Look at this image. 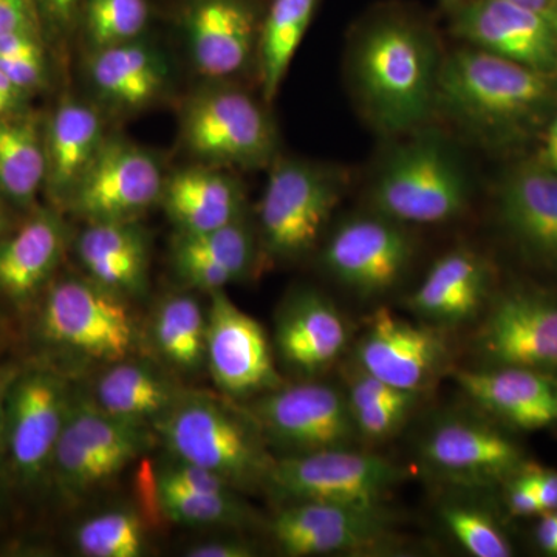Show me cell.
I'll return each mask as SVG.
<instances>
[{"instance_id": "41", "label": "cell", "mask_w": 557, "mask_h": 557, "mask_svg": "<svg viewBox=\"0 0 557 557\" xmlns=\"http://www.w3.org/2000/svg\"><path fill=\"white\" fill-rule=\"evenodd\" d=\"M507 505L511 515L518 518H531L547 512L542 507L533 479L523 468L508 480Z\"/></svg>"}, {"instance_id": "13", "label": "cell", "mask_w": 557, "mask_h": 557, "mask_svg": "<svg viewBox=\"0 0 557 557\" xmlns=\"http://www.w3.org/2000/svg\"><path fill=\"white\" fill-rule=\"evenodd\" d=\"M475 350L490 368L557 373V296L508 289L487 311Z\"/></svg>"}, {"instance_id": "10", "label": "cell", "mask_w": 557, "mask_h": 557, "mask_svg": "<svg viewBox=\"0 0 557 557\" xmlns=\"http://www.w3.org/2000/svg\"><path fill=\"white\" fill-rule=\"evenodd\" d=\"M251 418L288 456L354 448L359 440L346 392L330 384H282L256 399Z\"/></svg>"}, {"instance_id": "28", "label": "cell", "mask_w": 557, "mask_h": 557, "mask_svg": "<svg viewBox=\"0 0 557 557\" xmlns=\"http://www.w3.org/2000/svg\"><path fill=\"white\" fill-rule=\"evenodd\" d=\"M62 249L60 222L50 214L32 219L0 244V289L10 298H28L57 270Z\"/></svg>"}, {"instance_id": "39", "label": "cell", "mask_w": 557, "mask_h": 557, "mask_svg": "<svg viewBox=\"0 0 557 557\" xmlns=\"http://www.w3.org/2000/svg\"><path fill=\"white\" fill-rule=\"evenodd\" d=\"M420 399L421 394L406 392L401 397L351 410L359 440L376 445L395 437L412 416Z\"/></svg>"}, {"instance_id": "7", "label": "cell", "mask_w": 557, "mask_h": 557, "mask_svg": "<svg viewBox=\"0 0 557 557\" xmlns=\"http://www.w3.org/2000/svg\"><path fill=\"white\" fill-rule=\"evenodd\" d=\"M417 256L408 225L368 209L344 219L322 249L325 271L362 299L383 298L398 287Z\"/></svg>"}, {"instance_id": "31", "label": "cell", "mask_w": 557, "mask_h": 557, "mask_svg": "<svg viewBox=\"0 0 557 557\" xmlns=\"http://www.w3.org/2000/svg\"><path fill=\"white\" fill-rule=\"evenodd\" d=\"M64 431L100 461L110 479L145 450L148 440L141 424L109 416L94 398L70 405Z\"/></svg>"}, {"instance_id": "6", "label": "cell", "mask_w": 557, "mask_h": 557, "mask_svg": "<svg viewBox=\"0 0 557 557\" xmlns=\"http://www.w3.org/2000/svg\"><path fill=\"white\" fill-rule=\"evenodd\" d=\"M405 479V469L386 457L338 448L281 458L267 483L293 502L380 508Z\"/></svg>"}, {"instance_id": "22", "label": "cell", "mask_w": 557, "mask_h": 557, "mask_svg": "<svg viewBox=\"0 0 557 557\" xmlns=\"http://www.w3.org/2000/svg\"><path fill=\"white\" fill-rule=\"evenodd\" d=\"M490 288L486 260L474 249L456 248L435 260L408 307L434 327H458L478 317Z\"/></svg>"}, {"instance_id": "23", "label": "cell", "mask_w": 557, "mask_h": 557, "mask_svg": "<svg viewBox=\"0 0 557 557\" xmlns=\"http://www.w3.org/2000/svg\"><path fill=\"white\" fill-rule=\"evenodd\" d=\"M255 14L245 0H200L188 17L194 64L208 78L242 72L258 51Z\"/></svg>"}, {"instance_id": "47", "label": "cell", "mask_w": 557, "mask_h": 557, "mask_svg": "<svg viewBox=\"0 0 557 557\" xmlns=\"http://www.w3.org/2000/svg\"><path fill=\"white\" fill-rule=\"evenodd\" d=\"M536 539L542 552L549 556H557V519L555 511H547L539 516Z\"/></svg>"}, {"instance_id": "19", "label": "cell", "mask_w": 557, "mask_h": 557, "mask_svg": "<svg viewBox=\"0 0 557 557\" xmlns=\"http://www.w3.org/2000/svg\"><path fill=\"white\" fill-rule=\"evenodd\" d=\"M278 357L295 372L319 375L339 361L350 343V327L338 307L317 292L293 293L276 321Z\"/></svg>"}, {"instance_id": "35", "label": "cell", "mask_w": 557, "mask_h": 557, "mask_svg": "<svg viewBox=\"0 0 557 557\" xmlns=\"http://www.w3.org/2000/svg\"><path fill=\"white\" fill-rule=\"evenodd\" d=\"M174 248L218 263L228 270L237 282L247 276L255 265V230L244 215L222 228L207 231V233H180Z\"/></svg>"}, {"instance_id": "29", "label": "cell", "mask_w": 557, "mask_h": 557, "mask_svg": "<svg viewBox=\"0 0 557 557\" xmlns=\"http://www.w3.org/2000/svg\"><path fill=\"white\" fill-rule=\"evenodd\" d=\"M177 392L159 373L134 362H116L101 376L94 401L109 416L141 424L157 421L177 403Z\"/></svg>"}, {"instance_id": "14", "label": "cell", "mask_w": 557, "mask_h": 557, "mask_svg": "<svg viewBox=\"0 0 557 557\" xmlns=\"http://www.w3.org/2000/svg\"><path fill=\"white\" fill-rule=\"evenodd\" d=\"M163 186V171L152 153L106 138L67 200L89 222H127L160 200Z\"/></svg>"}, {"instance_id": "53", "label": "cell", "mask_w": 557, "mask_h": 557, "mask_svg": "<svg viewBox=\"0 0 557 557\" xmlns=\"http://www.w3.org/2000/svg\"><path fill=\"white\" fill-rule=\"evenodd\" d=\"M549 21H552L553 27H555V32L557 35V0L553 3L552 10L548 11Z\"/></svg>"}, {"instance_id": "51", "label": "cell", "mask_w": 557, "mask_h": 557, "mask_svg": "<svg viewBox=\"0 0 557 557\" xmlns=\"http://www.w3.org/2000/svg\"><path fill=\"white\" fill-rule=\"evenodd\" d=\"M511 2L525 7V9L537 11V13L547 14L548 16V11L552 10L555 0H511Z\"/></svg>"}, {"instance_id": "52", "label": "cell", "mask_w": 557, "mask_h": 557, "mask_svg": "<svg viewBox=\"0 0 557 557\" xmlns=\"http://www.w3.org/2000/svg\"><path fill=\"white\" fill-rule=\"evenodd\" d=\"M13 376L10 375H0V424H2V418H3V410H5V406H3V403H5L7 399V391H9L10 386L9 383H13Z\"/></svg>"}, {"instance_id": "50", "label": "cell", "mask_w": 557, "mask_h": 557, "mask_svg": "<svg viewBox=\"0 0 557 557\" xmlns=\"http://www.w3.org/2000/svg\"><path fill=\"white\" fill-rule=\"evenodd\" d=\"M39 2L49 11L51 17L61 24H67L78 7V0H39Z\"/></svg>"}, {"instance_id": "9", "label": "cell", "mask_w": 557, "mask_h": 557, "mask_svg": "<svg viewBox=\"0 0 557 557\" xmlns=\"http://www.w3.org/2000/svg\"><path fill=\"white\" fill-rule=\"evenodd\" d=\"M182 138L197 159L260 166L276 150V129L255 98L237 89L197 95L182 113Z\"/></svg>"}, {"instance_id": "12", "label": "cell", "mask_w": 557, "mask_h": 557, "mask_svg": "<svg viewBox=\"0 0 557 557\" xmlns=\"http://www.w3.org/2000/svg\"><path fill=\"white\" fill-rule=\"evenodd\" d=\"M418 457L435 478L471 487L508 482L523 465L511 438L468 413L438 418L424 432Z\"/></svg>"}, {"instance_id": "38", "label": "cell", "mask_w": 557, "mask_h": 557, "mask_svg": "<svg viewBox=\"0 0 557 557\" xmlns=\"http://www.w3.org/2000/svg\"><path fill=\"white\" fill-rule=\"evenodd\" d=\"M450 536L474 557H509L512 547L496 520L485 509L468 504H448L440 511Z\"/></svg>"}, {"instance_id": "17", "label": "cell", "mask_w": 557, "mask_h": 557, "mask_svg": "<svg viewBox=\"0 0 557 557\" xmlns=\"http://www.w3.org/2000/svg\"><path fill=\"white\" fill-rule=\"evenodd\" d=\"M207 361L212 380L234 398L281 387L265 330L223 293H211L207 318Z\"/></svg>"}, {"instance_id": "40", "label": "cell", "mask_w": 557, "mask_h": 557, "mask_svg": "<svg viewBox=\"0 0 557 557\" xmlns=\"http://www.w3.org/2000/svg\"><path fill=\"white\" fill-rule=\"evenodd\" d=\"M153 480L161 485L180 487L188 491H228L233 486L225 482L219 475L212 474L207 469L194 467V465L180 461L177 465L164 468L159 474L153 475Z\"/></svg>"}, {"instance_id": "34", "label": "cell", "mask_w": 557, "mask_h": 557, "mask_svg": "<svg viewBox=\"0 0 557 557\" xmlns=\"http://www.w3.org/2000/svg\"><path fill=\"white\" fill-rule=\"evenodd\" d=\"M150 500L164 518L185 525H242L252 511L228 491H188L161 485L153 480Z\"/></svg>"}, {"instance_id": "49", "label": "cell", "mask_w": 557, "mask_h": 557, "mask_svg": "<svg viewBox=\"0 0 557 557\" xmlns=\"http://www.w3.org/2000/svg\"><path fill=\"white\" fill-rule=\"evenodd\" d=\"M22 91L13 86V83L0 72V119L16 108L21 100Z\"/></svg>"}, {"instance_id": "37", "label": "cell", "mask_w": 557, "mask_h": 557, "mask_svg": "<svg viewBox=\"0 0 557 557\" xmlns=\"http://www.w3.org/2000/svg\"><path fill=\"white\" fill-rule=\"evenodd\" d=\"M148 21L146 0H87V33L97 50L137 40Z\"/></svg>"}, {"instance_id": "36", "label": "cell", "mask_w": 557, "mask_h": 557, "mask_svg": "<svg viewBox=\"0 0 557 557\" xmlns=\"http://www.w3.org/2000/svg\"><path fill=\"white\" fill-rule=\"evenodd\" d=\"M76 547L90 557H137L143 552V528L137 516L109 511L81 523Z\"/></svg>"}, {"instance_id": "1", "label": "cell", "mask_w": 557, "mask_h": 557, "mask_svg": "<svg viewBox=\"0 0 557 557\" xmlns=\"http://www.w3.org/2000/svg\"><path fill=\"white\" fill-rule=\"evenodd\" d=\"M443 57L434 30L409 13L381 11L362 22L347 72L370 126L386 137L421 129L435 112Z\"/></svg>"}, {"instance_id": "21", "label": "cell", "mask_w": 557, "mask_h": 557, "mask_svg": "<svg viewBox=\"0 0 557 557\" xmlns=\"http://www.w3.org/2000/svg\"><path fill=\"white\" fill-rule=\"evenodd\" d=\"M454 379L479 408L504 423L536 431L557 423V380L520 368L458 370Z\"/></svg>"}, {"instance_id": "20", "label": "cell", "mask_w": 557, "mask_h": 557, "mask_svg": "<svg viewBox=\"0 0 557 557\" xmlns=\"http://www.w3.org/2000/svg\"><path fill=\"white\" fill-rule=\"evenodd\" d=\"M497 208L519 247L557 270V172L541 163L516 168L498 188Z\"/></svg>"}, {"instance_id": "56", "label": "cell", "mask_w": 557, "mask_h": 557, "mask_svg": "<svg viewBox=\"0 0 557 557\" xmlns=\"http://www.w3.org/2000/svg\"><path fill=\"white\" fill-rule=\"evenodd\" d=\"M555 515H556V519H557V509H556V511H555Z\"/></svg>"}, {"instance_id": "48", "label": "cell", "mask_w": 557, "mask_h": 557, "mask_svg": "<svg viewBox=\"0 0 557 557\" xmlns=\"http://www.w3.org/2000/svg\"><path fill=\"white\" fill-rule=\"evenodd\" d=\"M539 163H541L542 166L548 168V170L557 172V115L555 120L549 123Z\"/></svg>"}, {"instance_id": "11", "label": "cell", "mask_w": 557, "mask_h": 557, "mask_svg": "<svg viewBox=\"0 0 557 557\" xmlns=\"http://www.w3.org/2000/svg\"><path fill=\"white\" fill-rule=\"evenodd\" d=\"M386 507L361 508L300 500L277 512L270 531L287 556L375 555L397 547Z\"/></svg>"}, {"instance_id": "30", "label": "cell", "mask_w": 557, "mask_h": 557, "mask_svg": "<svg viewBox=\"0 0 557 557\" xmlns=\"http://www.w3.org/2000/svg\"><path fill=\"white\" fill-rule=\"evenodd\" d=\"M319 0H271L260 28L258 53L263 100L276 98L289 65L309 32Z\"/></svg>"}, {"instance_id": "15", "label": "cell", "mask_w": 557, "mask_h": 557, "mask_svg": "<svg viewBox=\"0 0 557 557\" xmlns=\"http://www.w3.org/2000/svg\"><path fill=\"white\" fill-rule=\"evenodd\" d=\"M357 366L370 375L423 394L449 366V348L431 324H413L380 307L368 319L355 347Z\"/></svg>"}, {"instance_id": "4", "label": "cell", "mask_w": 557, "mask_h": 557, "mask_svg": "<svg viewBox=\"0 0 557 557\" xmlns=\"http://www.w3.org/2000/svg\"><path fill=\"white\" fill-rule=\"evenodd\" d=\"M156 424L180 461L207 469L231 486L269 480L274 460L263 449L258 424L214 399L178 398Z\"/></svg>"}, {"instance_id": "43", "label": "cell", "mask_w": 557, "mask_h": 557, "mask_svg": "<svg viewBox=\"0 0 557 557\" xmlns=\"http://www.w3.org/2000/svg\"><path fill=\"white\" fill-rule=\"evenodd\" d=\"M21 30H33L27 0H0V38Z\"/></svg>"}, {"instance_id": "46", "label": "cell", "mask_w": 557, "mask_h": 557, "mask_svg": "<svg viewBox=\"0 0 557 557\" xmlns=\"http://www.w3.org/2000/svg\"><path fill=\"white\" fill-rule=\"evenodd\" d=\"M528 474L533 479L536 485L539 498L545 511H556L557 509V471L553 469L531 467L525 468Z\"/></svg>"}, {"instance_id": "42", "label": "cell", "mask_w": 557, "mask_h": 557, "mask_svg": "<svg viewBox=\"0 0 557 557\" xmlns=\"http://www.w3.org/2000/svg\"><path fill=\"white\" fill-rule=\"evenodd\" d=\"M0 72L21 91L35 89L44 78V60L38 58H0Z\"/></svg>"}, {"instance_id": "5", "label": "cell", "mask_w": 557, "mask_h": 557, "mask_svg": "<svg viewBox=\"0 0 557 557\" xmlns=\"http://www.w3.org/2000/svg\"><path fill=\"white\" fill-rule=\"evenodd\" d=\"M347 188L336 168L306 160L274 164L259 207V233L270 256L295 260L317 247Z\"/></svg>"}, {"instance_id": "25", "label": "cell", "mask_w": 557, "mask_h": 557, "mask_svg": "<svg viewBox=\"0 0 557 557\" xmlns=\"http://www.w3.org/2000/svg\"><path fill=\"white\" fill-rule=\"evenodd\" d=\"M78 258L91 281L115 295H138L146 287L148 240L134 220L90 222L79 236Z\"/></svg>"}, {"instance_id": "54", "label": "cell", "mask_w": 557, "mask_h": 557, "mask_svg": "<svg viewBox=\"0 0 557 557\" xmlns=\"http://www.w3.org/2000/svg\"><path fill=\"white\" fill-rule=\"evenodd\" d=\"M443 5L446 7V9L454 10L456 7L460 5V3H463L465 0H442Z\"/></svg>"}, {"instance_id": "2", "label": "cell", "mask_w": 557, "mask_h": 557, "mask_svg": "<svg viewBox=\"0 0 557 557\" xmlns=\"http://www.w3.org/2000/svg\"><path fill=\"white\" fill-rule=\"evenodd\" d=\"M556 95L553 75L463 46L443 57L435 110L472 137L497 143L544 115Z\"/></svg>"}, {"instance_id": "3", "label": "cell", "mask_w": 557, "mask_h": 557, "mask_svg": "<svg viewBox=\"0 0 557 557\" xmlns=\"http://www.w3.org/2000/svg\"><path fill=\"white\" fill-rule=\"evenodd\" d=\"M388 150L368 190V209L403 225H440L467 212L471 182L440 132L418 129Z\"/></svg>"}, {"instance_id": "8", "label": "cell", "mask_w": 557, "mask_h": 557, "mask_svg": "<svg viewBox=\"0 0 557 557\" xmlns=\"http://www.w3.org/2000/svg\"><path fill=\"white\" fill-rule=\"evenodd\" d=\"M50 346L101 361H124L135 344V325L121 296L97 282L65 278L51 287L39 317Z\"/></svg>"}, {"instance_id": "33", "label": "cell", "mask_w": 557, "mask_h": 557, "mask_svg": "<svg viewBox=\"0 0 557 557\" xmlns=\"http://www.w3.org/2000/svg\"><path fill=\"white\" fill-rule=\"evenodd\" d=\"M152 333L160 354L180 370L199 369L207 359V318L190 296L163 300L153 317Z\"/></svg>"}, {"instance_id": "16", "label": "cell", "mask_w": 557, "mask_h": 557, "mask_svg": "<svg viewBox=\"0 0 557 557\" xmlns=\"http://www.w3.org/2000/svg\"><path fill=\"white\" fill-rule=\"evenodd\" d=\"M450 14V32L465 46L547 75L557 72V35L547 14L511 0H465Z\"/></svg>"}, {"instance_id": "45", "label": "cell", "mask_w": 557, "mask_h": 557, "mask_svg": "<svg viewBox=\"0 0 557 557\" xmlns=\"http://www.w3.org/2000/svg\"><path fill=\"white\" fill-rule=\"evenodd\" d=\"M255 555L256 548L242 541L208 542V544L196 545L186 553L189 557H251Z\"/></svg>"}, {"instance_id": "44", "label": "cell", "mask_w": 557, "mask_h": 557, "mask_svg": "<svg viewBox=\"0 0 557 557\" xmlns=\"http://www.w3.org/2000/svg\"><path fill=\"white\" fill-rule=\"evenodd\" d=\"M42 57L38 39L33 30L10 33L0 38V58H38Z\"/></svg>"}, {"instance_id": "26", "label": "cell", "mask_w": 557, "mask_h": 557, "mask_svg": "<svg viewBox=\"0 0 557 557\" xmlns=\"http://www.w3.org/2000/svg\"><path fill=\"white\" fill-rule=\"evenodd\" d=\"M100 113L84 102H62L47 134V180L51 193L69 199L104 143Z\"/></svg>"}, {"instance_id": "18", "label": "cell", "mask_w": 557, "mask_h": 557, "mask_svg": "<svg viewBox=\"0 0 557 557\" xmlns=\"http://www.w3.org/2000/svg\"><path fill=\"white\" fill-rule=\"evenodd\" d=\"M7 448L24 479L38 478L51 465L69 413L64 383L50 372H30L13 380L7 394Z\"/></svg>"}, {"instance_id": "24", "label": "cell", "mask_w": 557, "mask_h": 557, "mask_svg": "<svg viewBox=\"0 0 557 557\" xmlns=\"http://www.w3.org/2000/svg\"><path fill=\"white\" fill-rule=\"evenodd\" d=\"M160 200L183 234L222 228L245 215L239 183L209 168H190L164 180Z\"/></svg>"}, {"instance_id": "27", "label": "cell", "mask_w": 557, "mask_h": 557, "mask_svg": "<svg viewBox=\"0 0 557 557\" xmlns=\"http://www.w3.org/2000/svg\"><path fill=\"white\" fill-rule=\"evenodd\" d=\"M89 76L104 100L123 109H138L156 100L168 81L159 51L137 40L95 51Z\"/></svg>"}, {"instance_id": "55", "label": "cell", "mask_w": 557, "mask_h": 557, "mask_svg": "<svg viewBox=\"0 0 557 557\" xmlns=\"http://www.w3.org/2000/svg\"><path fill=\"white\" fill-rule=\"evenodd\" d=\"M3 226H5V219H3L2 209H0V234H2Z\"/></svg>"}, {"instance_id": "32", "label": "cell", "mask_w": 557, "mask_h": 557, "mask_svg": "<svg viewBox=\"0 0 557 557\" xmlns=\"http://www.w3.org/2000/svg\"><path fill=\"white\" fill-rule=\"evenodd\" d=\"M47 180L46 143L27 120L0 119V194L25 205Z\"/></svg>"}]
</instances>
